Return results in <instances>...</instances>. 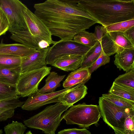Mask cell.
Wrapping results in <instances>:
<instances>
[{
    "instance_id": "1",
    "label": "cell",
    "mask_w": 134,
    "mask_h": 134,
    "mask_svg": "<svg viewBox=\"0 0 134 134\" xmlns=\"http://www.w3.org/2000/svg\"><path fill=\"white\" fill-rule=\"evenodd\" d=\"M79 1L47 0L34 4V13L52 35L59 37L60 40H72L78 33L98 23L78 5Z\"/></svg>"
},
{
    "instance_id": "2",
    "label": "cell",
    "mask_w": 134,
    "mask_h": 134,
    "mask_svg": "<svg viewBox=\"0 0 134 134\" xmlns=\"http://www.w3.org/2000/svg\"><path fill=\"white\" fill-rule=\"evenodd\" d=\"M78 5L105 27L134 19V0H79Z\"/></svg>"
},
{
    "instance_id": "3",
    "label": "cell",
    "mask_w": 134,
    "mask_h": 134,
    "mask_svg": "<svg viewBox=\"0 0 134 134\" xmlns=\"http://www.w3.org/2000/svg\"><path fill=\"white\" fill-rule=\"evenodd\" d=\"M71 106L61 102H57L25 120L24 123L29 128L41 130L46 134H55L62 120V114Z\"/></svg>"
},
{
    "instance_id": "4",
    "label": "cell",
    "mask_w": 134,
    "mask_h": 134,
    "mask_svg": "<svg viewBox=\"0 0 134 134\" xmlns=\"http://www.w3.org/2000/svg\"><path fill=\"white\" fill-rule=\"evenodd\" d=\"M98 105L83 103L72 105L62 116L67 124H76L85 128L98 124L101 117Z\"/></svg>"
},
{
    "instance_id": "5",
    "label": "cell",
    "mask_w": 134,
    "mask_h": 134,
    "mask_svg": "<svg viewBox=\"0 0 134 134\" xmlns=\"http://www.w3.org/2000/svg\"><path fill=\"white\" fill-rule=\"evenodd\" d=\"M98 103L101 116L104 121L113 130L124 132L125 120L130 115L134 114V109L119 107L102 96L99 97Z\"/></svg>"
},
{
    "instance_id": "6",
    "label": "cell",
    "mask_w": 134,
    "mask_h": 134,
    "mask_svg": "<svg viewBox=\"0 0 134 134\" xmlns=\"http://www.w3.org/2000/svg\"><path fill=\"white\" fill-rule=\"evenodd\" d=\"M51 68L46 66L21 73L16 85L19 95L29 97L37 92L40 83L49 74Z\"/></svg>"
},
{
    "instance_id": "7",
    "label": "cell",
    "mask_w": 134,
    "mask_h": 134,
    "mask_svg": "<svg viewBox=\"0 0 134 134\" xmlns=\"http://www.w3.org/2000/svg\"><path fill=\"white\" fill-rule=\"evenodd\" d=\"M27 7L18 0H0V7L9 22V31L27 30L24 14V10Z\"/></svg>"
},
{
    "instance_id": "8",
    "label": "cell",
    "mask_w": 134,
    "mask_h": 134,
    "mask_svg": "<svg viewBox=\"0 0 134 134\" xmlns=\"http://www.w3.org/2000/svg\"><path fill=\"white\" fill-rule=\"evenodd\" d=\"M91 48L73 40H60L50 47L46 58L47 64L51 65L58 59L66 56H83Z\"/></svg>"
},
{
    "instance_id": "9",
    "label": "cell",
    "mask_w": 134,
    "mask_h": 134,
    "mask_svg": "<svg viewBox=\"0 0 134 134\" xmlns=\"http://www.w3.org/2000/svg\"><path fill=\"white\" fill-rule=\"evenodd\" d=\"M103 51L109 56L117 52V48L108 33L102 38L101 41H98L83 56L80 67L89 68L97 60Z\"/></svg>"
},
{
    "instance_id": "10",
    "label": "cell",
    "mask_w": 134,
    "mask_h": 134,
    "mask_svg": "<svg viewBox=\"0 0 134 134\" xmlns=\"http://www.w3.org/2000/svg\"><path fill=\"white\" fill-rule=\"evenodd\" d=\"M24 14L27 30L33 36L40 41L46 40L50 44L56 42L52 40V35L45 24L27 7L24 9Z\"/></svg>"
},
{
    "instance_id": "11",
    "label": "cell",
    "mask_w": 134,
    "mask_h": 134,
    "mask_svg": "<svg viewBox=\"0 0 134 134\" xmlns=\"http://www.w3.org/2000/svg\"><path fill=\"white\" fill-rule=\"evenodd\" d=\"M77 86H74L46 93H40L37 92L28 97L21 107V108L30 111L37 109L49 104L60 102L59 98L60 96Z\"/></svg>"
},
{
    "instance_id": "12",
    "label": "cell",
    "mask_w": 134,
    "mask_h": 134,
    "mask_svg": "<svg viewBox=\"0 0 134 134\" xmlns=\"http://www.w3.org/2000/svg\"><path fill=\"white\" fill-rule=\"evenodd\" d=\"M49 48L36 49L32 54L22 57L21 73L46 66V58Z\"/></svg>"
},
{
    "instance_id": "13",
    "label": "cell",
    "mask_w": 134,
    "mask_h": 134,
    "mask_svg": "<svg viewBox=\"0 0 134 134\" xmlns=\"http://www.w3.org/2000/svg\"><path fill=\"white\" fill-rule=\"evenodd\" d=\"M115 58L114 64L120 70L126 72L134 68V48L116 53Z\"/></svg>"
},
{
    "instance_id": "14",
    "label": "cell",
    "mask_w": 134,
    "mask_h": 134,
    "mask_svg": "<svg viewBox=\"0 0 134 134\" xmlns=\"http://www.w3.org/2000/svg\"><path fill=\"white\" fill-rule=\"evenodd\" d=\"M20 96L0 101V121L7 120L13 117L15 110L21 107L24 102L21 101L19 98Z\"/></svg>"
},
{
    "instance_id": "15",
    "label": "cell",
    "mask_w": 134,
    "mask_h": 134,
    "mask_svg": "<svg viewBox=\"0 0 134 134\" xmlns=\"http://www.w3.org/2000/svg\"><path fill=\"white\" fill-rule=\"evenodd\" d=\"M36 50L21 43H0V54L13 55L22 58L32 54Z\"/></svg>"
},
{
    "instance_id": "16",
    "label": "cell",
    "mask_w": 134,
    "mask_h": 134,
    "mask_svg": "<svg viewBox=\"0 0 134 134\" xmlns=\"http://www.w3.org/2000/svg\"><path fill=\"white\" fill-rule=\"evenodd\" d=\"M82 58L79 55L66 56L58 59L51 65L65 71H74L80 67Z\"/></svg>"
},
{
    "instance_id": "17",
    "label": "cell",
    "mask_w": 134,
    "mask_h": 134,
    "mask_svg": "<svg viewBox=\"0 0 134 134\" xmlns=\"http://www.w3.org/2000/svg\"><path fill=\"white\" fill-rule=\"evenodd\" d=\"M87 90L86 85H81L62 95L59 99L60 102L71 106L85 97L87 93Z\"/></svg>"
},
{
    "instance_id": "18",
    "label": "cell",
    "mask_w": 134,
    "mask_h": 134,
    "mask_svg": "<svg viewBox=\"0 0 134 134\" xmlns=\"http://www.w3.org/2000/svg\"><path fill=\"white\" fill-rule=\"evenodd\" d=\"M11 33L10 38L12 40L36 49H40L38 44L40 41L33 36L27 30L15 31Z\"/></svg>"
},
{
    "instance_id": "19",
    "label": "cell",
    "mask_w": 134,
    "mask_h": 134,
    "mask_svg": "<svg viewBox=\"0 0 134 134\" xmlns=\"http://www.w3.org/2000/svg\"><path fill=\"white\" fill-rule=\"evenodd\" d=\"M65 76L66 75H59L55 71L50 72L45 80V84L37 92L42 94L55 92L56 88L60 86V82Z\"/></svg>"
},
{
    "instance_id": "20",
    "label": "cell",
    "mask_w": 134,
    "mask_h": 134,
    "mask_svg": "<svg viewBox=\"0 0 134 134\" xmlns=\"http://www.w3.org/2000/svg\"><path fill=\"white\" fill-rule=\"evenodd\" d=\"M21 73V66L12 69L0 68V82L16 86Z\"/></svg>"
},
{
    "instance_id": "21",
    "label": "cell",
    "mask_w": 134,
    "mask_h": 134,
    "mask_svg": "<svg viewBox=\"0 0 134 134\" xmlns=\"http://www.w3.org/2000/svg\"><path fill=\"white\" fill-rule=\"evenodd\" d=\"M108 33L117 48V53L124 49L134 48V46L125 36L123 32L113 31Z\"/></svg>"
},
{
    "instance_id": "22",
    "label": "cell",
    "mask_w": 134,
    "mask_h": 134,
    "mask_svg": "<svg viewBox=\"0 0 134 134\" xmlns=\"http://www.w3.org/2000/svg\"><path fill=\"white\" fill-rule=\"evenodd\" d=\"M109 92L134 102V89L119 85L114 81Z\"/></svg>"
},
{
    "instance_id": "23",
    "label": "cell",
    "mask_w": 134,
    "mask_h": 134,
    "mask_svg": "<svg viewBox=\"0 0 134 134\" xmlns=\"http://www.w3.org/2000/svg\"><path fill=\"white\" fill-rule=\"evenodd\" d=\"M21 58L15 55L0 54V68L12 69L20 67Z\"/></svg>"
},
{
    "instance_id": "24",
    "label": "cell",
    "mask_w": 134,
    "mask_h": 134,
    "mask_svg": "<svg viewBox=\"0 0 134 134\" xmlns=\"http://www.w3.org/2000/svg\"><path fill=\"white\" fill-rule=\"evenodd\" d=\"M102 97L119 107L126 109H134V102L109 93L103 94Z\"/></svg>"
},
{
    "instance_id": "25",
    "label": "cell",
    "mask_w": 134,
    "mask_h": 134,
    "mask_svg": "<svg viewBox=\"0 0 134 134\" xmlns=\"http://www.w3.org/2000/svg\"><path fill=\"white\" fill-rule=\"evenodd\" d=\"M72 40L90 47L93 46L98 41L94 33H90L85 30L80 32L76 35Z\"/></svg>"
},
{
    "instance_id": "26",
    "label": "cell",
    "mask_w": 134,
    "mask_h": 134,
    "mask_svg": "<svg viewBox=\"0 0 134 134\" xmlns=\"http://www.w3.org/2000/svg\"><path fill=\"white\" fill-rule=\"evenodd\" d=\"M114 81L119 85L134 89V68L119 75Z\"/></svg>"
},
{
    "instance_id": "27",
    "label": "cell",
    "mask_w": 134,
    "mask_h": 134,
    "mask_svg": "<svg viewBox=\"0 0 134 134\" xmlns=\"http://www.w3.org/2000/svg\"><path fill=\"white\" fill-rule=\"evenodd\" d=\"M19 95L16 86L0 82V101L14 98Z\"/></svg>"
},
{
    "instance_id": "28",
    "label": "cell",
    "mask_w": 134,
    "mask_h": 134,
    "mask_svg": "<svg viewBox=\"0 0 134 134\" xmlns=\"http://www.w3.org/2000/svg\"><path fill=\"white\" fill-rule=\"evenodd\" d=\"M134 26V19L120 22L105 27L108 32L118 31L124 32Z\"/></svg>"
},
{
    "instance_id": "29",
    "label": "cell",
    "mask_w": 134,
    "mask_h": 134,
    "mask_svg": "<svg viewBox=\"0 0 134 134\" xmlns=\"http://www.w3.org/2000/svg\"><path fill=\"white\" fill-rule=\"evenodd\" d=\"M5 134H24L26 127L22 123L13 121L4 128Z\"/></svg>"
},
{
    "instance_id": "30",
    "label": "cell",
    "mask_w": 134,
    "mask_h": 134,
    "mask_svg": "<svg viewBox=\"0 0 134 134\" xmlns=\"http://www.w3.org/2000/svg\"><path fill=\"white\" fill-rule=\"evenodd\" d=\"M91 75L89 72L88 68L80 67L70 73L66 80L73 79H90Z\"/></svg>"
},
{
    "instance_id": "31",
    "label": "cell",
    "mask_w": 134,
    "mask_h": 134,
    "mask_svg": "<svg viewBox=\"0 0 134 134\" xmlns=\"http://www.w3.org/2000/svg\"><path fill=\"white\" fill-rule=\"evenodd\" d=\"M110 56L106 54L104 51L102 52L97 60L88 68L90 73L91 74L101 66L109 63Z\"/></svg>"
},
{
    "instance_id": "32",
    "label": "cell",
    "mask_w": 134,
    "mask_h": 134,
    "mask_svg": "<svg viewBox=\"0 0 134 134\" xmlns=\"http://www.w3.org/2000/svg\"><path fill=\"white\" fill-rule=\"evenodd\" d=\"M134 114L130 115L125 119L124 123V132L126 134H134Z\"/></svg>"
},
{
    "instance_id": "33",
    "label": "cell",
    "mask_w": 134,
    "mask_h": 134,
    "mask_svg": "<svg viewBox=\"0 0 134 134\" xmlns=\"http://www.w3.org/2000/svg\"><path fill=\"white\" fill-rule=\"evenodd\" d=\"M9 26L7 18L0 7V36L5 34L8 31Z\"/></svg>"
},
{
    "instance_id": "34",
    "label": "cell",
    "mask_w": 134,
    "mask_h": 134,
    "mask_svg": "<svg viewBox=\"0 0 134 134\" xmlns=\"http://www.w3.org/2000/svg\"><path fill=\"white\" fill-rule=\"evenodd\" d=\"M89 80L77 79H65L63 82V86L65 88L74 86H78L85 84Z\"/></svg>"
},
{
    "instance_id": "35",
    "label": "cell",
    "mask_w": 134,
    "mask_h": 134,
    "mask_svg": "<svg viewBox=\"0 0 134 134\" xmlns=\"http://www.w3.org/2000/svg\"><path fill=\"white\" fill-rule=\"evenodd\" d=\"M57 134H91L85 128L82 129L73 128L64 129L58 132Z\"/></svg>"
},
{
    "instance_id": "36",
    "label": "cell",
    "mask_w": 134,
    "mask_h": 134,
    "mask_svg": "<svg viewBox=\"0 0 134 134\" xmlns=\"http://www.w3.org/2000/svg\"><path fill=\"white\" fill-rule=\"evenodd\" d=\"M108 33L105 27L98 25L95 27L94 34L97 41H100L102 38Z\"/></svg>"
},
{
    "instance_id": "37",
    "label": "cell",
    "mask_w": 134,
    "mask_h": 134,
    "mask_svg": "<svg viewBox=\"0 0 134 134\" xmlns=\"http://www.w3.org/2000/svg\"><path fill=\"white\" fill-rule=\"evenodd\" d=\"M123 34L125 36L134 46V26L129 29Z\"/></svg>"
},
{
    "instance_id": "38",
    "label": "cell",
    "mask_w": 134,
    "mask_h": 134,
    "mask_svg": "<svg viewBox=\"0 0 134 134\" xmlns=\"http://www.w3.org/2000/svg\"><path fill=\"white\" fill-rule=\"evenodd\" d=\"M50 44L47 41L42 40L38 43V45L40 49H44L49 47Z\"/></svg>"
},
{
    "instance_id": "39",
    "label": "cell",
    "mask_w": 134,
    "mask_h": 134,
    "mask_svg": "<svg viewBox=\"0 0 134 134\" xmlns=\"http://www.w3.org/2000/svg\"><path fill=\"white\" fill-rule=\"evenodd\" d=\"M114 130L115 134H126L124 132L116 130Z\"/></svg>"
},
{
    "instance_id": "40",
    "label": "cell",
    "mask_w": 134,
    "mask_h": 134,
    "mask_svg": "<svg viewBox=\"0 0 134 134\" xmlns=\"http://www.w3.org/2000/svg\"><path fill=\"white\" fill-rule=\"evenodd\" d=\"M26 134H33L30 131H27L26 133Z\"/></svg>"
},
{
    "instance_id": "41",
    "label": "cell",
    "mask_w": 134,
    "mask_h": 134,
    "mask_svg": "<svg viewBox=\"0 0 134 134\" xmlns=\"http://www.w3.org/2000/svg\"><path fill=\"white\" fill-rule=\"evenodd\" d=\"M3 133V130L2 129H0V134H2Z\"/></svg>"
}]
</instances>
